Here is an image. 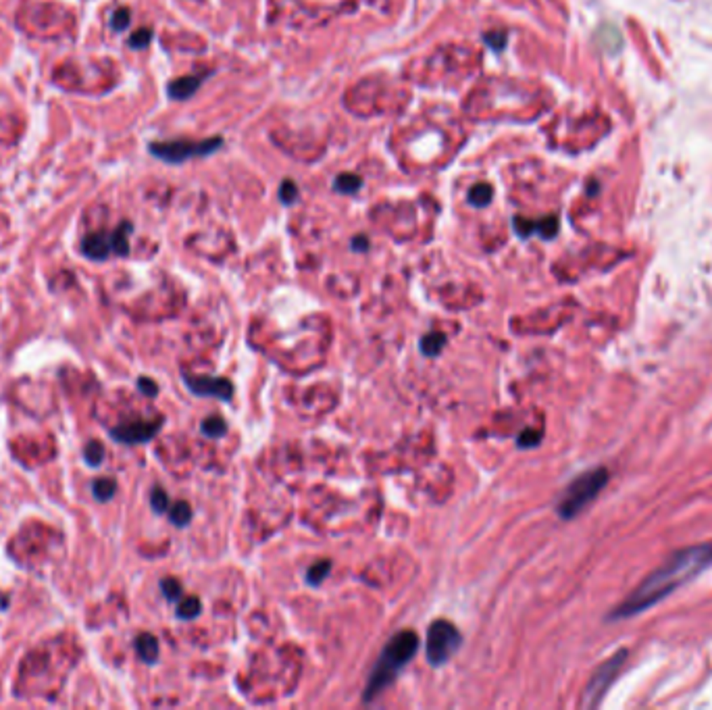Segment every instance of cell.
I'll use <instances>...</instances> for the list:
<instances>
[{"label": "cell", "mask_w": 712, "mask_h": 710, "mask_svg": "<svg viewBox=\"0 0 712 710\" xmlns=\"http://www.w3.org/2000/svg\"><path fill=\"white\" fill-rule=\"evenodd\" d=\"M712 566V542L694 544L681 550H675L660 566H656L631 594L610 611L608 621L631 619L639 613L656 606L660 600L669 598L677 587L702 575Z\"/></svg>", "instance_id": "6da1fadb"}, {"label": "cell", "mask_w": 712, "mask_h": 710, "mask_svg": "<svg viewBox=\"0 0 712 710\" xmlns=\"http://www.w3.org/2000/svg\"><path fill=\"white\" fill-rule=\"evenodd\" d=\"M421 646V639L419 635L410 629H404V632H398L386 643V648L382 650L373 671H371V677H369V683L365 688V694H363V700L365 702H371L375 700L388 685H392L398 675L402 673V669L412 660V656L417 654Z\"/></svg>", "instance_id": "7a4b0ae2"}, {"label": "cell", "mask_w": 712, "mask_h": 710, "mask_svg": "<svg viewBox=\"0 0 712 710\" xmlns=\"http://www.w3.org/2000/svg\"><path fill=\"white\" fill-rule=\"evenodd\" d=\"M608 479H610V473L604 467H596V469H589L585 473L577 475L566 485L560 500L556 502L558 517L568 521V519H575L577 515H581L600 496V492L606 487Z\"/></svg>", "instance_id": "3957f363"}, {"label": "cell", "mask_w": 712, "mask_h": 710, "mask_svg": "<svg viewBox=\"0 0 712 710\" xmlns=\"http://www.w3.org/2000/svg\"><path fill=\"white\" fill-rule=\"evenodd\" d=\"M463 635L446 619H438L429 625L425 637V658L431 667H444L461 648Z\"/></svg>", "instance_id": "277c9868"}, {"label": "cell", "mask_w": 712, "mask_h": 710, "mask_svg": "<svg viewBox=\"0 0 712 710\" xmlns=\"http://www.w3.org/2000/svg\"><path fill=\"white\" fill-rule=\"evenodd\" d=\"M625 662H627V650H625V648H621V650H617L613 656H608V658L594 671V675H592V679H589V683H587V688H585V692H583L581 706H585V709H596V706L604 700V696H606V692L610 690V685L615 683L617 675L623 671Z\"/></svg>", "instance_id": "5b68a950"}, {"label": "cell", "mask_w": 712, "mask_h": 710, "mask_svg": "<svg viewBox=\"0 0 712 710\" xmlns=\"http://www.w3.org/2000/svg\"><path fill=\"white\" fill-rule=\"evenodd\" d=\"M223 144L221 138L204 140V142H188V140H175V142H153L148 151L155 157L162 158L167 162H183L188 158L207 157L213 155Z\"/></svg>", "instance_id": "8992f818"}, {"label": "cell", "mask_w": 712, "mask_h": 710, "mask_svg": "<svg viewBox=\"0 0 712 710\" xmlns=\"http://www.w3.org/2000/svg\"><path fill=\"white\" fill-rule=\"evenodd\" d=\"M183 382L196 396H209V398H217V400H225V402H230L234 398V384L225 377L183 373Z\"/></svg>", "instance_id": "52a82bcc"}, {"label": "cell", "mask_w": 712, "mask_h": 710, "mask_svg": "<svg viewBox=\"0 0 712 710\" xmlns=\"http://www.w3.org/2000/svg\"><path fill=\"white\" fill-rule=\"evenodd\" d=\"M160 425H162V419L121 423L115 429H111V436L121 444H144V442H148L157 436Z\"/></svg>", "instance_id": "ba28073f"}, {"label": "cell", "mask_w": 712, "mask_h": 710, "mask_svg": "<svg viewBox=\"0 0 712 710\" xmlns=\"http://www.w3.org/2000/svg\"><path fill=\"white\" fill-rule=\"evenodd\" d=\"M81 252L88 256V258H94V260H104L109 254H113V239H111V234H90V236L83 237L81 242Z\"/></svg>", "instance_id": "9c48e42d"}, {"label": "cell", "mask_w": 712, "mask_h": 710, "mask_svg": "<svg viewBox=\"0 0 712 710\" xmlns=\"http://www.w3.org/2000/svg\"><path fill=\"white\" fill-rule=\"evenodd\" d=\"M596 44L606 50V53H619L623 48V36L619 32L617 25L613 23H604L600 25V29L596 32Z\"/></svg>", "instance_id": "30bf717a"}, {"label": "cell", "mask_w": 712, "mask_h": 710, "mask_svg": "<svg viewBox=\"0 0 712 710\" xmlns=\"http://www.w3.org/2000/svg\"><path fill=\"white\" fill-rule=\"evenodd\" d=\"M198 88H200V78H196V76L179 78L169 83V96L175 98V100H186V98H190Z\"/></svg>", "instance_id": "8fae6325"}, {"label": "cell", "mask_w": 712, "mask_h": 710, "mask_svg": "<svg viewBox=\"0 0 712 710\" xmlns=\"http://www.w3.org/2000/svg\"><path fill=\"white\" fill-rule=\"evenodd\" d=\"M136 650H138V654H140V658H142L144 662H148V664L157 662L158 641L155 635H151V633H140V635L136 637Z\"/></svg>", "instance_id": "7c38bea8"}, {"label": "cell", "mask_w": 712, "mask_h": 710, "mask_svg": "<svg viewBox=\"0 0 712 710\" xmlns=\"http://www.w3.org/2000/svg\"><path fill=\"white\" fill-rule=\"evenodd\" d=\"M446 346V333L442 331H429L427 335L421 337V352L429 359L438 356Z\"/></svg>", "instance_id": "4fadbf2b"}, {"label": "cell", "mask_w": 712, "mask_h": 710, "mask_svg": "<svg viewBox=\"0 0 712 710\" xmlns=\"http://www.w3.org/2000/svg\"><path fill=\"white\" fill-rule=\"evenodd\" d=\"M200 613H202V604H200V598H196V596L181 598L179 604H177V619H181V621H192Z\"/></svg>", "instance_id": "5bb4252c"}, {"label": "cell", "mask_w": 712, "mask_h": 710, "mask_svg": "<svg viewBox=\"0 0 712 710\" xmlns=\"http://www.w3.org/2000/svg\"><path fill=\"white\" fill-rule=\"evenodd\" d=\"M331 560H319V562H315V564H311L309 569H307V575H305V579H307V583L309 585H313V587H316V585H321L327 577H329V573H331Z\"/></svg>", "instance_id": "9a60e30c"}, {"label": "cell", "mask_w": 712, "mask_h": 710, "mask_svg": "<svg viewBox=\"0 0 712 710\" xmlns=\"http://www.w3.org/2000/svg\"><path fill=\"white\" fill-rule=\"evenodd\" d=\"M200 431H202V436H207L211 440H219L228 433V423L221 417H207L200 423Z\"/></svg>", "instance_id": "2e32d148"}, {"label": "cell", "mask_w": 712, "mask_h": 710, "mask_svg": "<svg viewBox=\"0 0 712 710\" xmlns=\"http://www.w3.org/2000/svg\"><path fill=\"white\" fill-rule=\"evenodd\" d=\"M130 232H132V225L130 223H121V228L111 234L113 254H119V256H127L130 254Z\"/></svg>", "instance_id": "e0dca14e"}, {"label": "cell", "mask_w": 712, "mask_h": 710, "mask_svg": "<svg viewBox=\"0 0 712 710\" xmlns=\"http://www.w3.org/2000/svg\"><path fill=\"white\" fill-rule=\"evenodd\" d=\"M92 492H94V498H96V500L106 502V500H111V498L115 496L117 483H115V479H111V477H102V479H96V481L92 483Z\"/></svg>", "instance_id": "ac0fdd59"}, {"label": "cell", "mask_w": 712, "mask_h": 710, "mask_svg": "<svg viewBox=\"0 0 712 710\" xmlns=\"http://www.w3.org/2000/svg\"><path fill=\"white\" fill-rule=\"evenodd\" d=\"M363 186V179L352 173H342L333 179V188L342 194H354Z\"/></svg>", "instance_id": "d6986e66"}, {"label": "cell", "mask_w": 712, "mask_h": 710, "mask_svg": "<svg viewBox=\"0 0 712 710\" xmlns=\"http://www.w3.org/2000/svg\"><path fill=\"white\" fill-rule=\"evenodd\" d=\"M169 519H171V523H173V525H177V527H186V525L190 523V519H192V508H190V504H188V502H183V500L175 502V504H173V508H171V513H169Z\"/></svg>", "instance_id": "ffe728a7"}, {"label": "cell", "mask_w": 712, "mask_h": 710, "mask_svg": "<svg viewBox=\"0 0 712 710\" xmlns=\"http://www.w3.org/2000/svg\"><path fill=\"white\" fill-rule=\"evenodd\" d=\"M83 459H85V463H88L90 467H98V465L102 463V459H104V446H102V442H98V440L88 442L85 448H83Z\"/></svg>", "instance_id": "44dd1931"}, {"label": "cell", "mask_w": 712, "mask_h": 710, "mask_svg": "<svg viewBox=\"0 0 712 710\" xmlns=\"http://www.w3.org/2000/svg\"><path fill=\"white\" fill-rule=\"evenodd\" d=\"M491 196H494L491 186H487V183H477L473 190L469 192V202H471L473 207H477V209H481V207L489 204Z\"/></svg>", "instance_id": "7402d4cb"}, {"label": "cell", "mask_w": 712, "mask_h": 710, "mask_svg": "<svg viewBox=\"0 0 712 710\" xmlns=\"http://www.w3.org/2000/svg\"><path fill=\"white\" fill-rule=\"evenodd\" d=\"M160 590H162V594H165V598L169 600V602H179L183 596V587H181V583L177 581V579H173V577H167V579H162L160 581Z\"/></svg>", "instance_id": "603a6c76"}, {"label": "cell", "mask_w": 712, "mask_h": 710, "mask_svg": "<svg viewBox=\"0 0 712 710\" xmlns=\"http://www.w3.org/2000/svg\"><path fill=\"white\" fill-rule=\"evenodd\" d=\"M536 232H540V236L544 239H552L558 232V219L550 215V217H544L542 221L536 223Z\"/></svg>", "instance_id": "cb8c5ba5"}, {"label": "cell", "mask_w": 712, "mask_h": 710, "mask_svg": "<svg viewBox=\"0 0 712 710\" xmlns=\"http://www.w3.org/2000/svg\"><path fill=\"white\" fill-rule=\"evenodd\" d=\"M540 440H542V431H536V429H525L523 433H519V438H517V444H519L521 448H533V446H538V444H540Z\"/></svg>", "instance_id": "d4e9b609"}, {"label": "cell", "mask_w": 712, "mask_h": 710, "mask_svg": "<svg viewBox=\"0 0 712 710\" xmlns=\"http://www.w3.org/2000/svg\"><path fill=\"white\" fill-rule=\"evenodd\" d=\"M151 504H153V510L155 513H165L167 508H169V498H167V494L160 489V487H155L153 489V494H151Z\"/></svg>", "instance_id": "484cf974"}, {"label": "cell", "mask_w": 712, "mask_h": 710, "mask_svg": "<svg viewBox=\"0 0 712 710\" xmlns=\"http://www.w3.org/2000/svg\"><path fill=\"white\" fill-rule=\"evenodd\" d=\"M279 198H281L284 204L296 202V198H298V188H296V183H294V181H284V183H281V190H279Z\"/></svg>", "instance_id": "4316f807"}, {"label": "cell", "mask_w": 712, "mask_h": 710, "mask_svg": "<svg viewBox=\"0 0 712 710\" xmlns=\"http://www.w3.org/2000/svg\"><path fill=\"white\" fill-rule=\"evenodd\" d=\"M512 228H515V232L521 237H529L536 232V223L529 221V219H523V217H515Z\"/></svg>", "instance_id": "83f0119b"}, {"label": "cell", "mask_w": 712, "mask_h": 710, "mask_svg": "<svg viewBox=\"0 0 712 710\" xmlns=\"http://www.w3.org/2000/svg\"><path fill=\"white\" fill-rule=\"evenodd\" d=\"M153 40V32L151 29H138L132 38H130V46L132 48H144L148 46Z\"/></svg>", "instance_id": "f1b7e54d"}, {"label": "cell", "mask_w": 712, "mask_h": 710, "mask_svg": "<svg viewBox=\"0 0 712 710\" xmlns=\"http://www.w3.org/2000/svg\"><path fill=\"white\" fill-rule=\"evenodd\" d=\"M127 25H130V11H127V8H119V11H115V15H113V21H111V27H113L115 32H123Z\"/></svg>", "instance_id": "f546056e"}, {"label": "cell", "mask_w": 712, "mask_h": 710, "mask_svg": "<svg viewBox=\"0 0 712 710\" xmlns=\"http://www.w3.org/2000/svg\"><path fill=\"white\" fill-rule=\"evenodd\" d=\"M485 42H487L496 53H500V50L504 48V44H506V36H504L502 32H491V34H485Z\"/></svg>", "instance_id": "4dcf8cb0"}, {"label": "cell", "mask_w": 712, "mask_h": 710, "mask_svg": "<svg viewBox=\"0 0 712 710\" xmlns=\"http://www.w3.org/2000/svg\"><path fill=\"white\" fill-rule=\"evenodd\" d=\"M138 388L142 390V394L151 396V398L158 394V386L153 380H148V377H140L138 380Z\"/></svg>", "instance_id": "1f68e13d"}, {"label": "cell", "mask_w": 712, "mask_h": 710, "mask_svg": "<svg viewBox=\"0 0 712 710\" xmlns=\"http://www.w3.org/2000/svg\"><path fill=\"white\" fill-rule=\"evenodd\" d=\"M352 248L354 250H361V252H365L367 248H369V242H367V237H356V239H352Z\"/></svg>", "instance_id": "d6a6232c"}]
</instances>
